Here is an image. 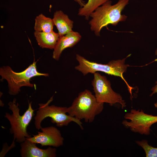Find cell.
<instances>
[{"label": "cell", "mask_w": 157, "mask_h": 157, "mask_svg": "<svg viewBox=\"0 0 157 157\" xmlns=\"http://www.w3.org/2000/svg\"><path fill=\"white\" fill-rule=\"evenodd\" d=\"M129 0H119L115 4L112 5L109 0L97 8L91 14L89 22L90 29L97 36H99L101 29L110 24L116 26L120 22L124 21L127 16L121 14V12L129 3Z\"/></svg>", "instance_id": "cell-1"}, {"label": "cell", "mask_w": 157, "mask_h": 157, "mask_svg": "<svg viewBox=\"0 0 157 157\" xmlns=\"http://www.w3.org/2000/svg\"><path fill=\"white\" fill-rule=\"evenodd\" d=\"M104 103L97 101L94 95L88 90L79 93L72 105L67 107V113L70 116L87 122H92L95 117L102 111Z\"/></svg>", "instance_id": "cell-2"}, {"label": "cell", "mask_w": 157, "mask_h": 157, "mask_svg": "<svg viewBox=\"0 0 157 157\" xmlns=\"http://www.w3.org/2000/svg\"><path fill=\"white\" fill-rule=\"evenodd\" d=\"M131 55L130 54L122 59L113 60L106 64H102L89 61L79 54H76V58L78 65L75 68L84 76L89 73L93 74L96 72H101L108 75L119 77L125 83L131 95L132 90L133 88L128 84L123 75L127 68L130 66L128 64H125V62L126 59Z\"/></svg>", "instance_id": "cell-3"}, {"label": "cell", "mask_w": 157, "mask_h": 157, "mask_svg": "<svg viewBox=\"0 0 157 157\" xmlns=\"http://www.w3.org/2000/svg\"><path fill=\"white\" fill-rule=\"evenodd\" d=\"M36 61H33L27 68L20 72H16L9 66H3L0 68L1 81H7L8 88V93L11 95H15L20 92V88L23 86L31 88L34 87L31 83L30 79L35 76H49L48 73L39 72L37 68Z\"/></svg>", "instance_id": "cell-4"}, {"label": "cell", "mask_w": 157, "mask_h": 157, "mask_svg": "<svg viewBox=\"0 0 157 157\" xmlns=\"http://www.w3.org/2000/svg\"><path fill=\"white\" fill-rule=\"evenodd\" d=\"M32 102H28V109L22 115L19 114V105L16 103V99L14 98L13 101L8 104L9 108L11 110L12 113H6L4 117L10 122L11 127L9 130L11 134H13L14 140L21 143L24 141L26 138L31 137L27 132V128L35 115V110L32 107Z\"/></svg>", "instance_id": "cell-5"}, {"label": "cell", "mask_w": 157, "mask_h": 157, "mask_svg": "<svg viewBox=\"0 0 157 157\" xmlns=\"http://www.w3.org/2000/svg\"><path fill=\"white\" fill-rule=\"evenodd\" d=\"M53 100V96L45 104H39V108L34 117V124L36 129H41L42 121L47 117L51 118V121L59 127L67 126L70 122H74L83 129L82 123L80 120L67 114V107L57 106L54 105L49 106Z\"/></svg>", "instance_id": "cell-6"}, {"label": "cell", "mask_w": 157, "mask_h": 157, "mask_svg": "<svg viewBox=\"0 0 157 157\" xmlns=\"http://www.w3.org/2000/svg\"><path fill=\"white\" fill-rule=\"evenodd\" d=\"M93 75L92 84L97 101L100 103H108L110 106L119 103L122 109L126 107L125 101L120 94L112 89L110 83L107 78L98 72L94 73Z\"/></svg>", "instance_id": "cell-7"}, {"label": "cell", "mask_w": 157, "mask_h": 157, "mask_svg": "<svg viewBox=\"0 0 157 157\" xmlns=\"http://www.w3.org/2000/svg\"><path fill=\"white\" fill-rule=\"evenodd\" d=\"M125 119L130 120H124L122 123L126 128H129L133 132L142 135H148L150 134L151 126L157 122V116H153L144 113L142 110H138L132 109L126 113Z\"/></svg>", "instance_id": "cell-8"}, {"label": "cell", "mask_w": 157, "mask_h": 157, "mask_svg": "<svg viewBox=\"0 0 157 157\" xmlns=\"http://www.w3.org/2000/svg\"><path fill=\"white\" fill-rule=\"evenodd\" d=\"M41 132L33 135V137L26 138L29 141L41 145L42 147L49 146L58 147L63 145L64 138L60 131L56 127L51 126L42 128Z\"/></svg>", "instance_id": "cell-9"}, {"label": "cell", "mask_w": 157, "mask_h": 157, "mask_svg": "<svg viewBox=\"0 0 157 157\" xmlns=\"http://www.w3.org/2000/svg\"><path fill=\"white\" fill-rule=\"evenodd\" d=\"M36 143L31 142L26 138L21 143L20 150L22 157H56V149L49 147L46 149L39 148Z\"/></svg>", "instance_id": "cell-10"}, {"label": "cell", "mask_w": 157, "mask_h": 157, "mask_svg": "<svg viewBox=\"0 0 157 157\" xmlns=\"http://www.w3.org/2000/svg\"><path fill=\"white\" fill-rule=\"evenodd\" d=\"M81 38L79 33L73 31L60 37L53 49V58L58 60L63 51L67 48L74 46L80 41Z\"/></svg>", "instance_id": "cell-11"}, {"label": "cell", "mask_w": 157, "mask_h": 157, "mask_svg": "<svg viewBox=\"0 0 157 157\" xmlns=\"http://www.w3.org/2000/svg\"><path fill=\"white\" fill-rule=\"evenodd\" d=\"M52 19L58 30L60 37L73 31L74 22L62 10L56 11Z\"/></svg>", "instance_id": "cell-12"}, {"label": "cell", "mask_w": 157, "mask_h": 157, "mask_svg": "<svg viewBox=\"0 0 157 157\" xmlns=\"http://www.w3.org/2000/svg\"><path fill=\"white\" fill-rule=\"evenodd\" d=\"M34 35L40 47L51 49H54L60 37L58 33L54 31L49 33L35 31Z\"/></svg>", "instance_id": "cell-13"}, {"label": "cell", "mask_w": 157, "mask_h": 157, "mask_svg": "<svg viewBox=\"0 0 157 157\" xmlns=\"http://www.w3.org/2000/svg\"><path fill=\"white\" fill-rule=\"evenodd\" d=\"M54 25L52 19L40 14L35 19L34 29L36 31L49 33L53 31Z\"/></svg>", "instance_id": "cell-14"}, {"label": "cell", "mask_w": 157, "mask_h": 157, "mask_svg": "<svg viewBox=\"0 0 157 157\" xmlns=\"http://www.w3.org/2000/svg\"><path fill=\"white\" fill-rule=\"evenodd\" d=\"M111 0H88L85 5L79 9L78 15L88 20L91 13L106 1Z\"/></svg>", "instance_id": "cell-15"}, {"label": "cell", "mask_w": 157, "mask_h": 157, "mask_svg": "<svg viewBox=\"0 0 157 157\" xmlns=\"http://www.w3.org/2000/svg\"><path fill=\"white\" fill-rule=\"evenodd\" d=\"M136 142L144 150L147 157H157V148L149 145L146 140L136 141Z\"/></svg>", "instance_id": "cell-16"}, {"label": "cell", "mask_w": 157, "mask_h": 157, "mask_svg": "<svg viewBox=\"0 0 157 157\" xmlns=\"http://www.w3.org/2000/svg\"><path fill=\"white\" fill-rule=\"evenodd\" d=\"M155 84L156 85L151 89L152 92L150 95V97H151L154 94L157 93V81L156 82Z\"/></svg>", "instance_id": "cell-17"}, {"label": "cell", "mask_w": 157, "mask_h": 157, "mask_svg": "<svg viewBox=\"0 0 157 157\" xmlns=\"http://www.w3.org/2000/svg\"><path fill=\"white\" fill-rule=\"evenodd\" d=\"M75 2L78 3L79 4L80 6L81 7H83L85 3V2L82 0H73Z\"/></svg>", "instance_id": "cell-18"}, {"label": "cell", "mask_w": 157, "mask_h": 157, "mask_svg": "<svg viewBox=\"0 0 157 157\" xmlns=\"http://www.w3.org/2000/svg\"><path fill=\"white\" fill-rule=\"evenodd\" d=\"M155 107L157 108V100L156 103L154 104Z\"/></svg>", "instance_id": "cell-19"}, {"label": "cell", "mask_w": 157, "mask_h": 157, "mask_svg": "<svg viewBox=\"0 0 157 157\" xmlns=\"http://www.w3.org/2000/svg\"><path fill=\"white\" fill-rule=\"evenodd\" d=\"M155 55L157 56V48L156 49L155 52Z\"/></svg>", "instance_id": "cell-20"}]
</instances>
